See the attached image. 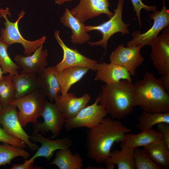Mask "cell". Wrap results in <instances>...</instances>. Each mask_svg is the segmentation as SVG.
<instances>
[{
  "instance_id": "cell-2",
  "label": "cell",
  "mask_w": 169,
  "mask_h": 169,
  "mask_svg": "<svg viewBox=\"0 0 169 169\" xmlns=\"http://www.w3.org/2000/svg\"><path fill=\"white\" fill-rule=\"evenodd\" d=\"M134 84V107L138 106L143 111L151 113L169 112V93L161 78L146 71L143 78Z\"/></svg>"
},
{
  "instance_id": "cell-1",
  "label": "cell",
  "mask_w": 169,
  "mask_h": 169,
  "mask_svg": "<svg viewBox=\"0 0 169 169\" xmlns=\"http://www.w3.org/2000/svg\"><path fill=\"white\" fill-rule=\"evenodd\" d=\"M131 131L119 120L105 117L87 133V156L97 163H105L114 144L123 141L125 134Z\"/></svg>"
},
{
  "instance_id": "cell-29",
  "label": "cell",
  "mask_w": 169,
  "mask_h": 169,
  "mask_svg": "<svg viewBox=\"0 0 169 169\" xmlns=\"http://www.w3.org/2000/svg\"><path fill=\"white\" fill-rule=\"evenodd\" d=\"M12 76L10 74L3 76L0 79V103L2 108L8 105L14 99L15 90Z\"/></svg>"
},
{
  "instance_id": "cell-27",
  "label": "cell",
  "mask_w": 169,
  "mask_h": 169,
  "mask_svg": "<svg viewBox=\"0 0 169 169\" xmlns=\"http://www.w3.org/2000/svg\"><path fill=\"white\" fill-rule=\"evenodd\" d=\"M137 128L141 132L152 129L161 123L169 124V112L151 113L143 111L138 117Z\"/></svg>"
},
{
  "instance_id": "cell-4",
  "label": "cell",
  "mask_w": 169,
  "mask_h": 169,
  "mask_svg": "<svg viewBox=\"0 0 169 169\" xmlns=\"http://www.w3.org/2000/svg\"><path fill=\"white\" fill-rule=\"evenodd\" d=\"M0 13L5 20L4 22L5 28L1 30L0 39L9 46L15 43L21 44L24 48V55L27 56L31 55L45 43L46 38L44 36L33 41L28 40L22 36L18 29V23L25 14V11L24 10L19 14L17 19L14 22L10 21L7 18V15L11 17V14L8 7L5 9L0 8Z\"/></svg>"
},
{
  "instance_id": "cell-12",
  "label": "cell",
  "mask_w": 169,
  "mask_h": 169,
  "mask_svg": "<svg viewBox=\"0 0 169 169\" xmlns=\"http://www.w3.org/2000/svg\"><path fill=\"white\" fill-rule=\"evenodd\" d=\"M41 116L44 121L33 124V133L50 131L53 138L57 137L65 121L55 103L46 100Z\"/></svg>"
},
{
  "instance_id": "cell-15",
  "label": "cell",
  "mask_w": 169,
  "mask_h": 169,
  "mask_svg": "<svg viewBox=\"0 0 169 169\" xmlns=\"http://www.w3.org/2000/svg\"><path fill=\"white\" fill-rule=\"evenodd\" d=\"M30 139L40 143L41 146L38 148L33 156L27 160L29 163L34 162L35 159L40 157H44L47 160H49L55 151L69 148L73 144L72 141L69 137L52 140L45 137L39 133H33Z\"/></svg>"
},
{
  "instance_id": "cell-36",
  "label": "cell",
  "mask_w": 169,
  "mask_h": 169,
  "mask_svg": "<svg viewBox=\"0 0 169 169\" xmlns=\"http://www.w3.org/2000/svg\"><path fill=\"white\" fill-rule=\"evenodd\" d=\"M161 76V79L166 91L169 93V74Z\"/></svg>"
},
{
  "instance_id": "cell-25",
  "label": "cell",
  "mask_w": 169,
  "mask_h": 169,
  "mask_svg": "<svg viewBox=\"0 0 169 169\" xmlns=\"http://www.w3.org/2000/svg\"><path fill=\"white\" fill-rule=\"evenodd\" d=\"M163 139L162 136L158 132L151 129L137 134L126 133L125 135L124 141L134 149L141 146L144 147Z\"/></svg>"
},
{
  "instance_id": "cell-3",
  "label": "cell",
  "mask_w": 169,
  "mask_h": 169,
  "mask_svg": "<svg viewBox=\"0 0 169 169\" xmlns=\"http://www.w3.org/2000/svg\"><path fill=\"white\" fill-rule=\"evenodd\" d=\"M135 89L132 82L121 80L110 84H105L98 97L99 103L112 118L123 119L133 111V100Z\"/></svg>"
},
{
  "instance_id": "cell-34",
  "label": "cell",
  "mask_w": 169,
  "mask_h": 169,
  "mask_svg": "<svg viewBox=\"0 0 169 169\" xmlns=\"http://www.w3.org/2000/svg\"><path fill=\"white\" fill-rule=\"evenodd\" d=\"M157 131L162 136L163 140L169 147V124L161 123L156 125Z\"/></svg>"
},
{
  "instance_id": "cell-13",
  "label": "cell",
  "mask_w": 169,
  "mask_h": 169,
  "mask_svg": "<svg viewBox=\"0 0 169 169\" xmlns=\"http://www.w3.org/2000/svg\"><path fill=\"white\" fill-rule=\"evenodd\" d=\"M109 6L108 0H80L79 4L70 10L74 17L84 23L88 19L102 14L110 18L114 13L109 10Z\"/></svg>"
},
{
  "instance_id": "cell-32",
  "label": "cell",
  "mask_w": 169,
  "mask_h": 169,
  "mask_svg": "<svg viewBox=\"0 0 169 169\" xmlns=\"http://www.w3.org/2000/svg\"><path fill=\"white\" fill-rule=\"evenodd\" d=\"M0 124V141L13 146L24 148L27 146L25 143L21 140L14 138L8 133L1 127Z\"/></svg>"
},
{
  "instance_id": "cell-26",
  "label": "cell",
  "mask_w": 169,
  "mask_h": 169,
  "mask_svg": "<svg viewBox=\"0 0 169 169\" xmlns=\"http://www.w3.org/2000/svg\"><path fill=\"white\" fill-rule=\"evenodd\" d=\"M143 149L162 169L169 168V147L163 139L145 146Z\"/></svg>"
},
{
  "instance_id": "cell-35",
  "label": "cell",
  "mask_w": 169,
  "mask_h": 169,
  "mask_svg": "<svg viewBox=\"0 0 169 169\" xmlns=\"http://www.w3.org/2000/svg\"><path fill=\"white\" fill-rule=\"evenodd\" d=\"M34 162L29 163L27 159L25 160L24 162L22 164H13L10 168L11 169H41L39 167H37L34 165Z\"/></svg>"
},
{
  "instance_id": "cell-5",
  "label": "cell",
  "mask_w": 169,
  "mask_h": 169,
  "mask_svg": "<svg viewBox=\"0 0 169 169\" xmlns=\"http://www.w3.org/2000/svg\"><path fill=\"white\" fill-rule=\"evenodd\" d=\"M117 7L114 10V13L110 19L98 25H85L84 29L87 32L97 30L100 32L102 35V38L96 42H87L92 46H101L105 50L103 57L105 55L108 40L114 34L120 33L122 35L130 33L129 23H125L122 20V15L124 0H117Z\"/></svg>"
},
{
  "instance_id": "cell-6",
  "label": "cell",
  "mask_w": 169,
  "mask_h": 169,
  "mask_svg": "<svg viewBox=\"0 0 169 169\" xmlns=\"http://www.w3.org/2000/svg\"><path fill=\"white\" fill-rule=\"evenodd\" d=\"M40 89L22 98L13 99L9 105L18 110V116L23 127L29 123L35 124L41 116L46 100Z\"/></svg>"
},
{
  "instance_id": "cell-8",
  "label": "cell",
  "mask_w": 169,
  "mask_h": 169,
  "mask_svg": "<svg viewBox=\"0 0 169 169\" xmlns=\"http://www.w3.org/2000/svg\"><path fill=\"white\" fill-rule=\"evenodd\" d=\"M99 101L97 97L93 104L86 106L74 117L66 122L64 124L65 130L69 131L83 127L90 129L99 124L108 114L105 107L98 104Z\"/></svg>"
},
{
  "instance_id": "cell-38",
  "label": "cell",
  "mask_w": 169,
  "mask_h": 169,
  "mask_svg": "<svg viewBox=\"0 0 169 169\" xmlns=\"http://www.w3.org/2000/svg\"><path fill=\"white\" fill-rule=\"evenodd\" d=\"M3 74H4V73L3 72V69L1 66H0V79L2 78L3 76Z\"/></svg>"
},
{
  "instance_id": "cell-18",
  "label": "cell",
  "mask_w": 169,
  "mask_h": 169,
  "mask_svg": "<svg viewBox=\"0 0 169 169\" xmlns=\"http://www.w3.org/2000/svg\"><path fill=\"white\" fill-rule=\"evenodd\" d=\"M95 80H100L106 84H110L119 82L121 80H127L132 82L131 75L125 67L110 62L107 63L103 62L98 64Z\"/></svg>"
},
{
  "instance_id": "cell-7",
  "label": "cell",
  "mask_w": 169,
  "mask_h": 169,
  "mask_svg": "<svg viewBox=\"0 0 169 169\" xmlns=\"http://www.w3.org/2000/svg\"><path fill=\"white\" fill-rule=\"evenodd\" d=\"M163 7L161 10H156L149 13L150 19L153 20L151 27L144 33L139 30L133 32L132 39L127 43V47L141 45L150 46L156 39L160 32L169 25V10L166 8L164 0H162Z\"/></svg>"
},
{
  "instance_id": "cell-14",
  "label": "cell",
  "mask_w": 169,
  "mask_h": 169,
  "mask_svg": "<svg viewBox=\"0 0 169 169\" xmlns=\"http://www.w3.org/2000/svg\"><path fill=\"white\" fill-rule=\"evenodd\" d=\"M151 58L161 76L169 74V33L158 36L151 44Z\"/></svg>"
},
{
  "instance_id": "cell-11",
  "label": "cell",
  "mask_w": 169,
  "mask_h": 169,
  "mask_svg": "<svg viewBox=\"0 0 169 169\" xmlns=\"http://www.w3.org/2000/svg\"><path fill=\"white\" fill-rule=\"evenodd\" d=\"M141 45L125 47L123 44L118 46L111 53L110 62L125 68L131 76L135 75L137 68L144 61V58L140 54Z\"/></svg>"
},
{
  "instance_id": "cell-40",
  "label": "cell",
  "mask_w": 169,
  "mask_h": 169,
  "mask_svg": "<svg viewBox=\"0 0 169 169\" xmlns=\"http://www.w3.org/2000/svg\"><path fill=\"white\" fill-rule=\"evenodd\" d=\"M3 17V16L2 14L0 13V18Z\"/></svg>"
},
{
  "instance_id": "cell-17",
  "label": "cell",
  "mask_w": 169,
  "mask_h": 169,
  "mask_svg": "<svg viewBox=\"0 0 169 169\" xmlns=\"http://www.w3.org/2000/svg\"><path fill=\"white\" fill-rule=\"evenodd\" d=\"M43 48L42 44L29 56H15L14 60L21 69V72L37 75L47 67L48 53L47 50L43 49Z\"/></svg>"
},
{
  "instance_id": "cell-22",
  "label": "cell",
  "mask_w": 169,
  "mask_h": 169,
  "mask_svg": "<svg viewBox=\"0 0 169 169\" xmlns=\"http://www.w3.org/2000/svg\"><path fill=\"white\" fill-rule=\"evenodd\" d=\"M15 94L14 99H18L27 95L40 89L37 75L21 72L20 74L13 76Z\"/></svg>"
},
{
  "instance_id": "cell-16",
  "label": "cell",
  "mask_w": 169,
  "mask_h": 169,
  "mask_svg": "<svg viewBox=\"0 0 169 169\" xmlns=\"http://www.w3.org/2000/svg\"><path fill=\"white\" fill-rule=\"evenodd\" d=\"M90 95L85 94L77 97L72 93H68L64 96L59 94L54 102L65 123L74 117L83 108L86 106L91 100Z\"/></svg>"
},
{
  "instance_id": "cell-30",
  "label": "cell",
  "mask_w": 169,
  "mask_h": 169,
  "mask_svg": "<svg viewBox=\"0 0 169 169\" xmlns=\"http://www.w3.org/2000/svg\"><path fill=\"white\" fill-rule=\"evenodd\" d=\"M9 46L0 39V66L4 74L8 73L12 76L18 74L20 67L14 62L9 56L7 51Z\"/></svg>"
},
{
  "instance_id": "cell-31",
  "label": "cell",
  "mask_w": 169,
  "mask_h": 169,
  "mask_svg": "<svg viewBox=\"0 0 169 169\" xmlns=\"http://www.w3.org/2000/svg\"><path fill=\"white\" fill-rule=\"evenodd\" d=\"M134 157L136 169H162L153 161L144 149L135 148Z\"/></svg>"
},
{
  "instance_id": "cell-28",
  "label": "cell",
  "mask_w": 169,
  "mask_h": 169,
  "mask_svg": "<svg viewBox=\"0 0 169 169\" xmlns=\"http://www.w3.org/2000/svg\"><path fill=\"white\" fill-rule=\"evenodd\" d=\"M29 155L23 148L3 143L0 144V166L10 164L13 159L18 156L27 159Z\"/></svg>"
},
{
  "instance_id": "cell-23",
  "label": "cell",
  "mask_w": 169,
  "mask_h": 169,
  "mask_svg": "<svg viewBox=\"0 0 169 169\" xmlns=\"http://www.w3.org/2000/svg\"><path fill=\"white\" fill-rule=\"evenodd\" d=\"M89 70L86 67H73L56 72L60 87L61 95L65 96L72 86L80 80Z\"/></svg>"
},
{
  "instance_id": "cell-21",
  "label": "cell",
  "mask_w": 169,
  "mask_h": 169,
  "mask_svg": "<svg viewBox=\"0 0 169 169\" xmlns=\"http://www.w3.org/2000/svg\"><path fill=\"white\" fill-rule=\"evenodd\" d=\"M60 21L64 26L71 30V41L73 44H82L89 41L90 36L84 29L85 23H81L74 17L68 8H65Z\"/></svg>"
},
{
  "instance_id": "cell-19",
  "label": "cell",
  "mask_w": 169,
  "mask_h": 169,
  "mask_svg": "<svg viewBox=\"0 0 169 169\" xmlns=\"http://www.w3.org/2000/svg\"><path fill=\"white\" fill-rule=\"evenodd\" d=\"M120 150L111 151L110 157L105 162L107 168L113 169L114 165L118 169H135L134 149L123 141L121 142Z\"/></svg>"
},
{
  "instance_id": "cell-24",
  "label": "cell",
  "mask_w": 169,
  "mask_h": 169,
  "mask_svg": "<svg viewBox=\"0 0 169 169\" xmlns=\"http://www.w3.org/2000/svg\"><path fill=\"white\" fill-rule=\"evenodd\" d=\"M54 165L59 169H81L83 160L80 154L77 152L73 154L69 148L58 150L55 157L47 165Z\"/></svg>"
},
{
  "instance_id": "cell-37",
  "label": "cell",
  "mask_w": 169,
  "mask_h": 169,
  "mask_svg": "<svg viewBox=\"0 0 169 169\" xmlns=\"http://www.w3.org/2000/svg\"><path fill=\"white\" fill-rule=\"evenodd\" d=\"M72 0H55V3L59 5L62 4L64 3L69 1H71Z\"/></svg>"
},
{
  "instance_id": "cell-39",
  "label": "cell",
  "mask_w": 169,
  "mask_h": 169,
  "mask_svg": "<svg viewBox=\"0 0 169 169\" xmlns=\"http://www.w3.org/2000/svg\"><path fill=\"white\" fill-rule=\"evenodd\" d=\"M3 108H2V107L1 106V105L0 103V111H1L2 109Z\"/></svg>"
},
{
  "instance_id": "cell-20",
  "label": "cell",
  "mask_w": 169,
  "mask_h": 169,
  "mask_svg": "<svg viewBox=\"0 0 169 169\" xmlns=\"http://www.w3.org/2000/svg\"><path fill=\"white\" fill-rule=\"evenodd\" d=\"M40 89L51 102L61 93L60 86L54 66L46 67L37 75Z\"/></svg>"
},
{
  "instance_id": "cell-9",
  "label": "cell",
  "mask_w": 169,
  "mask_h": 169,
  "mask_svg": "<svg viewBox=\"0 0 169 169\" xmlns=\"http://www.w3.org/2000/svg\"><path fill=\"white\" fill-rule=\"evenodd\" d=\"M0 124L8 133L23 141L31 151H35L38 148L36 144L31 142V136L23 129L15 106L9 105L3 108L0 111Z\"/></svg>"
},
{
  "instance_id": "cell-33",
  "label": "cell",
  "mask_w": 169,
  "mask_h": 169,
  "mask_svg": "<svg viewBox=\"0 0 169 169\" xmlns=\"http://www.w3.org/2000/svg\"><path fill=\"white\" fill-rule=\"evenodd\" d=\"M133 7L134 11L136 13L137 17L138 25L140 28L141 27L142 23L141 17V11L144 9L147 12L154 11L156 9L155 6H149L144 4L141 0H131Z\"/></svg>"
},
{
  "instance_id": "cell-10",
  "label": "cell",
  "mask_w": 169,
  "mask_h": 169,
  "mask_svg": "<svg viewBox=\"0 0 169 169\" xmlns=\"http://www.w3.org/2000/svg\"><path fill=\"white\" fill-rule=\"evenodd\" d=\"M60 33L59 30H55L54 32V37L62 49L63 56L62 60L54 66L56 72L67 68L73 67H86L96 71L98 62L83 55L76 49L68 47L60 38Z\"/></svg>"
}]
</instances>
